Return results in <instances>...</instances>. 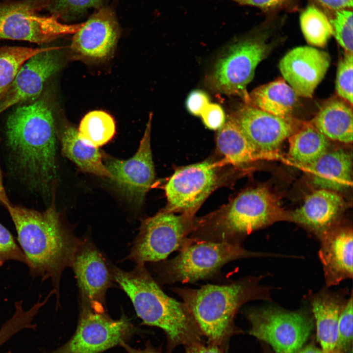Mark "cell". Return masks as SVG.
Here are the masks:
<instances>
[{
    "label": "cell",
    "instance_id": "cell-1",
    "mask_svg": "<svg viewBox=\"0 0 353 353\" xmlns=\"http://www.w3.org/2000/svg\"><path fill=\"white\" fill-rule=\"evenodd\" d=\"M5 207L15 226L30 275L40 277L42 281L50 278L58 299L62 273L72 265L82 243L65 227L54 201L42 211L10 202Z\"/></svg>",
    "mask_w": 353,
    "mask_h": 353
},
{
    "label": "cell",
    "instance_id": "cell-2",
    "mask_svg": "<svg viewBox=\"0 0 353 353\" xmlns=\"http://www.w3.org/2000/svg\"><path fill=\"white\" fill-rule=\"evenodd\" d=\"M7 145L29 185L47 191L56 177L55 123L46 99L18 106L6 124Z\"/></svg>",
    "mask_w": 353,
    "mask_h": 353
},
{
    "label": "cell",
    "instance_id": "cell-3",
    "mask_svg": "<svg viewBox=\"0 0 353 353\" xmlns=\"http://www.w3.org/2000/svg\"><path fill=\"white\" fill-rule=\"evenodd\" d=\"M261 278L250 276L226 284L171 290L186 305L208 344L224 351L230 338L241 332L234 321L240 308L251 301L270 300L271 288L260 284Z\"/></svg>",
    "mask_w": 353,
    "mask_h": 353
},
{
    "label": "cell",
    "instance_id": "cell-4",
    "mask_svg": "<svg viewBox=\"0 0 353 353\" xmlns=\"http://www.w3.org/2000/svg\"><path fill=\"white\" fill-rule=\"evenodd\" d=\"M113 276L143 324L164 331L169 353L178 345L202 342L203 335L186 305L166 295L144 265L130 272L115 268Z\"/></svg>",
    "mask_w": 353,
    "mask_h": 353
},
{
    "label": "cell",
    "instance_id": "cell-5",
    "mask_svg": "<svg viewBox=\"0 0 353 353\" xmlns=\"http://www.w3.org/2000/svg\"><path fill=\"white\" fill-rule=\"evenodd\" d=\"M263 20L251 31L234 40L216 61L206 83L213 91L241 98L249 103L247 90L258 64L279 39L285 14L264 15Z\"/></svg>",
    "mask_w": 353,
    "mask_h": 353
},
{
    "label": "cell",
    "instance_id": "cell-6",
    "mask_svg": "<svg viewBox=\"0 0 353 353\" xmlns=\"http://www.w3.org/2000/svg\"><path fill=\"white\" fill-rule=\"evenodd\" d=\"M284 219L290 218L282 214L277 200L268 189L252 188L239 194L220 213L203 220L189 238L192 243L241 245L252 232Z\"/></svg>",
    "mask_w": 353,
    "mask_h": 353
},
{
    "label": "cell",
    "instance_id": "cell-7",
    "mask_svg": "<svg viewBox=\"0 0 353 353\" xmlns=\"http://www.w3.org/2000/svg\"><path fill=\"white\" fill-rule=\"evenodd\" d=\"M179 252L158 265L155 271L160 284L193 283L214 277L223 266L235 260L276 256L248 251L241 245L207 241L193 242Z\"/></svg>",
    "mask_w": 353,
    "mask_h": 353
},
{
    "label": "cell",
    "instance_id": "cell-8",
    "mask_svg": "<svg viewBox=\"0 0 353 353\" xmlns=\"http://www.w3.org/2000/svg\"><path fill=\"white\" fill-rule=\"evenodd\" d=\"M249 334L269 344L277 353H295L305 343L313 328L306 309L291 311L278 306L251 308L245 312Z\"/></svg>",
    "mask_w": 353,
    "mask_h": 353
},
{
    "label": "cell",
    "instance_id": "cell-9",
    "mask_svg": "<svg viewBox=\"0 0 353 353\" xmlns=\"http://www.w3.org/2000/svg\"><path fill=\"white\" fill-rule=\"evenodd\" d=\"M47 4L48 0L0 2V40H21L41 45L75 33L81 26L82 24H63L53 15L40 14Z\"/></svg>",
    "mask_w": 353,
    "mask_h": 353
},
{
    "label": "cell",
    "instance_id": "cell-10",
    "mask_svg": "<svg viewBox=\"0 0 353 353\" xmlns=\"http://www.w3.org/2000/svg\"><path fill=\"white\" fill-rule=\"evenodd\" d=\"M200 221L178 216L171 212L158 213L141 225L129 258L138 265L166 259L174 251H180L192 243L189 237L200 226Z\"/></svg>",
    "mask_w": 353,
    "mask_h": 353
},
{
    "label": "cell",
    "instance_id": "cell-11",
    "mask_svg": "<svg viewBox=\"0 0 353 353\" xmlns=\"http://www.w3.org/2000/svg\"><path fill=\"white\" fill-rule=\"evenodd\" d=\"M134 332L129 319L113 320L103 310L83 309L76 329L64 345L49 353H100L128 340Z\"/></svg>",
    "mask_w": 353,
    "mask_h": 353
},
{
    "label": "cell",
    "instance_id": "cell-12",
    "mask_svg": "<svg viewBox=\"0 0 353 353\" xmlns=\"http://www.w3.org/2000/svg\"><path fill=\"white\" fill-rule=\"evenodd\" d=\"M230 117L262 156L278 150L301 123L294 117H280L246 104Z\"/></svg>",
    "mask_w": 353,
    "mask_h": 353
},
{
    "label": "cell",
    "instance_id": "cell-13",
    "mask_svg": "<svg viewBox=\"0 0 353 353\" xmlns=\"http://www.w3.org/2000/svg\"><path fill=\"white\" fill-rule=\"evenodd\" d=\"M217 175L212 162L205 161L176 170L165 186L171 211L188 217L202 203L216 186Z\"/></svg>",
    "mask_w": 353,
    "mask_h": 353
},
{
    "label": "cell",
    "instance_id": "cell-14",
    "mask_svg": "<svg viewBox=\"0 0 353 353\" xmlns=\"http://www.w3.org/2000/svg\"><path fill=\"white\" fill-rule=\"evenodd\" d=\"M151 115L134 155L126 160L112 158L105 165L110 178L130 200L138 204L144 201L155 178L151 145Z\"/></svg>",
    "mask_w": 353,
    "mask_h": 353
},
{
    "label": "cell",
    "instance_id": "cell-15",
    "mask_svg": "<svg viewBox=\"0 0 353 353\" xmlns=\"http://www.w3.org/2000/svg\"><path fill=\"white\" fill-rule=\"evenodd\" d=\"M330 63L328 53L310 46H300L288 52L280 60L283 78L299 97L311 98Z\"/></svg>",
    "mask_w": 353,
    "mask_h": 353
},
{
    "label": "cell",
    "instance_id": "cell-16",
    "mask_svg": "<svg viewBox=\"0 0 353 353\" xmlns=\"http://www.w3.org/2000/svg\"><path fill=\"white\" fill-rule=\"evenodd\" d=\"M55 49L50 47L33 56L22 66L0 99V114L15 104L39 97L46 81L60 67Z\"/></svg>",
    "mask_w": 353,
    "mask_h": 353
},
{
    "label": "cell",
    "instance_id": "cell-17",
    "mask_svg": "<svg viewBox=\"0 0 353 353\" xmlns=\"http://www.w3.org/2000/svg\"><path fill=\"white\" fill-rule=\"evenodd\" d=\"M119 35L114 12L110 7H101L74 33L71 49L83 57L104 59L114 50Z\"/></svg>",
    "mask_w": 353,
    "mask_h": 353
},
{
    "label": "cell",
    "instance_id": "cell-18",
    "mask_svg": "<svg viewBox=\"0 0 353 353\" xmlns=\"http://www.w3.org/2000/svg\"><path fill=\"white\" fill-rule=\"evenodd\" d=\"M318 256L327 287L338 285L353 277V235L351 228L334 229L321 236Z\"/></svg>",
    "mask_w": 353,
    "mask_h": 353
},
{
    "label": "cell",
    "instance_id": "cell-19",
    "mask_svg": "<svg viewBox=\"0 0 353 353\" xmlns=\"http://www.w3.org/2000/svg\"><path fill=\"white\" fill-rule=\"evenodd\" d=\"M82 244L75 255L72 266L91 307L103 310L102 302L110 283V275L100 252L90 245L82 246Z\"/></svg>",
    "mask_w": 353,
    "mask_h": 353
},
{
    "label": "cell",
    "instance_id": "cell-20",
    "mask_svg": "<svg viewBox=\"0 0 353 353\" xmlns=\"http://www.w3.org/2000/svg\"><path fill=\"white\" fill-rule=\"evenodd\" d=\"M343 204L335 192L320 189L306 197L303 205L291 213L290 221L305 227L319 239L333 226Z\"/></svg>",
    "mask_w": 353,
    "mask_h": 353
},
{
    "label": "cell",
    "instance_id": "cell-21",
    "mask_svg": "<svg viewBox=\"0 0 353 353\" xmlns=\"http://www.w3.org/2000/svg\"><path fill=\"white\" fill-rule=\"evenodd\" d=\"M346 294L325 288L309 298L317 339L322 353H333L339 316L348 298Z\"/></svg>",
    "mask_w": 353,
    "mask_h": 353
},
{
    "label": "cell",
    "instance_id": "cell-22",
    "mask_svg": "<svg viewBox=\"0 0 353 353\" xmlns=\"http://www.w3.org/2000/svg\"><path fill=\"white\" fill-rule=\"evenodd\" d=\"M307 167L313 183L321 189L342 191L352 183V156L343 150L328 151Z\"/></svg>",
    "mask_w": 353,
    "mask_h": 353
},
{
    "label": "cell",
    "instance_id": "cell-23",
    "mask_svg": "<svg viewBox=\"0 0 353 353\" xmlns=\"http://www.w3.org/2000/svg\"><path fill=\"white\" fill-rule=\"evenodd\" d=\"M352 105L340 97L327 100L310 123L328 139L353 141Z\"/></svg>",
    "mask_w": 353,
    "mask_h": 353
},
{
    "label": "cell",
    "instance_id": "cell-24",
    "mask_svg": "<svg viewBox=\"0 0 353 353\" xmlns=\"http://www.w3.org/2000/svg\"><path fill=\"white\" fill-rule=\"evenodd\" d=\"M298 97L285 80L279 77L253 89L249 93L248 105L280 117H293Z\"/></svg>",
    "mask_w": 353,
    "mask_h": 353
},
{
    "label": "cell",
    "instance_id": "cell-25",
    "mask_svg": "<svg viewBox=\"0 0 353 353\" xmlns=\"http://www.w3.org/2000/svg\"><path fill=\"white\" fill-rule=\"evenodd\" d=\"M60 142L63 154L82 171L110 178L111 175L103 163L98 148L85 143L78 136L77 130L75 127L68 126L63 129Z\"/></svg>",
    "mask_w": 353,
    "mask_h": 353
},
{
    "label": "cell",
    "instance_id": "cell-26",
    "mask_svg": "<svg viewBox=\"0 0 353 353\" xmlns=\"http://www.w3.org/2000/svg\"><path fill=\"white\" fill-rule=\"evenodd\" d=\"M216 144L227 161L234 166L245 165L262 156L255 150L230 116L218 129Z\"/></svg>",
    "mask_w": 353,
    "mask_h": 353
},
{
    "label": "cell",
    "instance_id": "cell-27",
    "mask_svg": "<svg viewBox=\"0 0 353 353\" xmlns=\"http://www.w3.org/2000/svg\"><path fill=\"white\" fill-rule=\"evenodd\" d=\"M288 156L293 160L308 166L328 151V139L310 123H303L289 137Z\"/></svg>",
    "mask_w": 353,
    "mask_h": 353
},
{
    "label": "cell",
    "instance_id": "cell-28",
    "mask_svg": "<svg viewBox=\"0 0 353 353\" xmlns=\"http://www.w3.org/2000/svg\"><path fill=\"white\" fill-rule=\"evenodd\" d=\"M115 131V123L110 115L103 111L94 110L83 117L77 132L85 143L98 148L109 142Z\"/></svg>",
    "mask_w": 353,
    "mask_h": 353
},
{
    "label": "cell",
    "instance_id": "cell-29",
    "mask_svg": "<svg viewBox=\"0 0 353 353\" xmlns=\"http://www.w3.org/2000/svg\"><path fill=\"white\" fill-rule=\"evenodd\" d=\"M302 33L307 43L323 48L332 36V27L325 13L313 4L308 3L300 15Z\"/></svg>",
    "mask_w": 353,
    "mask_h": 353
},
{
    "label": "cell",
    "instance_id": "cell-30",
    "mask_svg": "<svg viewBox=\"0 0 353 353\" xmlns=\"http://www.w3.org/2000/svg\"><path fill=\"white\" fill-rule=\"evenodd\" d=\"M50 48L0 47V99L11 84L22 66L33 56Z\"/></svg>",
    "mask_w": 353,
    "mask_h": 353
},
{
    "label": "cell",
    "instance_id": "cell-31",
    "mask_svg": "<svg viewBox=\"0 0 353 353\" xmlns=\"http://www.w3.org/2000/svg\"><path fill=\"white\" fill-rule=\"evenodd\" d=\"M105 0H48L47 9L59 20L70 21L89 9L101 7Z\"/></svg>",
    "mask_w": 353,
    "mask_h": 353
},
{
    "label": "cell",
    "instance_id": "cell-32",
    "mask_svg": "<svg viewBox=\"0 0 353 353\" xmlns=\"http://www.w3.org/2000/svg\"><path fill=\"white\" fill-rule=\"evenodd\" d=\"M353 9H343L331 14L328 18L333 36L345 51L353 53Z\"/></svg>",
    "mask_w": 353,
    "mask_h": 353
},
{
    "label": "cell",
    "instance_id": "cell-33",
    "mask_svg": "<svg viewBox=\"0 0 353 353\" xmlns=\"http://www.w3.org/2000/svg\"><path fill=\"white\" fill-rule=\"evenodd\" d=\"M351 292L338 318L336 342L333 353H347L353 339V301Z\"/></svg>",
    "mask_w": 353,
    "mask_h": 353
},
{
    "label": "cell",
    "instance_id": "cell-34",
    "mask_svg": "<svg viewBox=\"0 0 353 353\" xmlns=\"http://www.w3.org/2000/svg\"><path fill=\"white\" fill-rule=\"evenodd\" d=\"M353 53L345 51L339 60L335 81L338 96L353 106Z\"/></svg>",
    "mask_w": 353,
    "mask_h": 353
},
{
    "label": "cell",
    "instance_id": "cell-35",
    "mask_svg": "<svg viewBox=\"0 0 353 353\" xmlns=\"http://www.w3.org/2000/svg\"><path fill=\"white\" fill-rule=\"evenodd\" d=\"M259 9L264 15L291 13L300 10L301 0H225Z\"/></svg>",
    "mask_w": 353,
    "mask_h": 353
},
{
    "label": "cell",
    "instance_id": "cell-36",
    "mask_svg": "<svg viewBox=\"0 0 353 353\" xmlns=\"http://www.w3.org/2000/svg\"><path fill=\"white\" fill-rule=\"evenodd\" d=\"M14 260L26 264V257L10 232L0 223V267Z\"/></svg>",
    "mask_w": 353,
    "mask_h": 353
},
{
    "label": "cell",
    "instance_id": "cell-37",
    "mask_svg": "<svg viewBox=\"0 0 353 353\" xmlns=\"http://www.w3.org/2000/svg\"><path fill=\"white\" fill-rule=\"evenodd\" d=\"M200 116L204 125L209 129L218 130L225 124L226 116L218 104L209 103L202 110Z\"/></svg>",
    "mask_w": 353,
    "mask_h": 353
},
{
    "label": "cell",
    "instance_id": "cell-38",
    "mask_svg": "<svg viewBox=\"0 0 353 353\" xmlns=\"http://www.w3.org/2000/svg\"><path fill=\"white\" fill-rule=\"evenodd\" d=\"M209 103L208 95L202 90L196 89L189 94L186 100V107L191 114L200 116L202 110Z\"/></svg>",
    "mask_w": 353,
    "mask_h": 353
},
{
    "label": "cell",
    "instance_id": "cell-39",
    "mask_svg": "<svg viewBox=\"0 0 353 353\" xmlns=\"http://www.w3.org/2000/svg\"><path fill=\"white\" fill-rule=\"evenodd\" d=\"M323 11L327 17L333 12L343 9H353V0H306Z\"/></svg>",
    "mask_w": 353,
    "mask_h": 353
},
{
    "label": "cell",
    "instance_id": "cell-40",
    "mask_svg": "<svg viewBox=\"0 0 353 353\" xmlns=\"http://www.w3.org/2000/svg\"><path fill=\"white\" fill-rule=\"evenodd\" d=\"M185 347V353H223L224 351L219 347L209 344L207 346L202 342L187 346Z\"/></svg>",
    "mask_w": 353,
    "mask_h": 353
},
{
    "label": "cell",
    "instance_id": "cell-41",
    "mask_svg": "<svg viewBox=\"0 0 353 353\" xmlns=\"http://www.w3.org/2000/svg\"><path fill=\"white\" fill-rule=\"evenodd\" d=\"M122 346L127 353H162L151 345H148L144 349H136L128 346L126 343H123Z\"/></svg>",
    "mask_w": 353,
    "mask_h": 353
},
{
    "label": "cell",
    "instance_id": "cell-42",
    "mask_svg": "<svg viewBox=\"0 0 353 353\" xmlns=\"http://www.w3.org/2000/svg\"><path fill=\"white\" fill-rule=\"evenodd\" d=\"M295 353H322L320 348L313 344L302 347Z\"/></svg>",
    "mask_w": 353,
    "mask_h": 353
},
{
    "label": "cell",
    "instance_id": "cell-43",
    "mask_svg": "<svg viewBox=\"0 0 353 353\" xmlns=\"http://www.w3.org/2000/svg\"><path fill=\"white\" fill-rule=\"evenodd\" d=\"M9 202H10L7 197L2 182L1 172L0 169V204H2L5 207Z\"/></svg>",
    "mask_w": 353,
    "mask_h": 353
},
{
    "label": "cell",
    "instance_id": "cell-44",
    "mask_svg": "<svg viewBox=\"0 0 353 353\" xmlns=\"http://www.w3.org/2000/svg\"></svg>",
    "mask_w": 353,
    "mask_h": 353
}]
</instances>
